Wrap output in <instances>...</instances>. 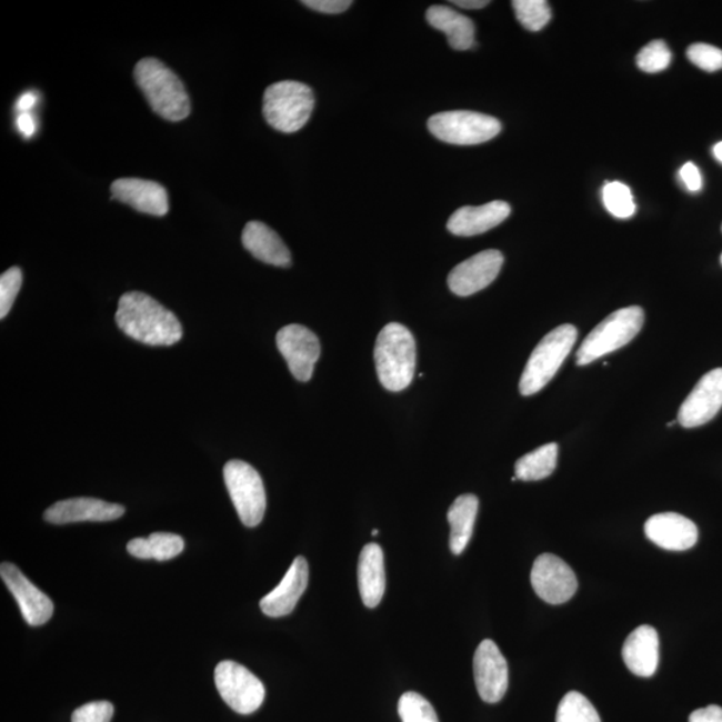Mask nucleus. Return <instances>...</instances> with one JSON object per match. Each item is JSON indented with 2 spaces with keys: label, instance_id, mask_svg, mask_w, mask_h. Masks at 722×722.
Returning a JSON list of instances; mask_svg holds the SVG:
<instances>
[{
  "label": "nucleus",
  "instance_id": "f257e3e1",
  "mask_svg": "<svg viewBox=\"0 0 722 722\" xmlns=\"http://www.w3.org/2000/svg\"><path fill=\"white\" fill-rule=\"evenodd\" d=\"M116 323L129 338L147 345L169 347L182 338V325L176 314L142 292L122 294Z\"/></svg>",
  "mask_w": 722,
  "mask_h": 722
},
{
  "label": "nucleus",
  "instance_id": "f03ea898",
  "mask_svg": "<svg viewBox=\"0 0 722 722\" xmlns=\"http://www.w3.org/2000/svg\"><path fill=\"white\" fill-rule=\"evenodd\" d=\"M373 354L378 378L385 390L400 392L410 387L417 369V343L409 328L399 323L385 325Z\"/></svg>",
  "mask_w": 722,
  "mask_h": 722
},
{
  "label": "nucleus",
  "instance_id": "7ed1b4c3",
  "mask_svg": "<svg viewBox=\"0 0 722 722\" xmlns=\"http://www.w3.org/2000/svg\"><path fill=\"white\" fill-rule=\"evenodd\" d=\"M134 78L157 114L172 122L189 117L190 101L185 87L159 59H141L136 66Z\"/></svg>",
  "mask_w": 722,
  "mask_h": 722
},
{
  "label": "nucleus",
  "instance_id": "20e7f679",
  "mask_svg": "<svg viewBox=\"0 0 722 722\" xmlns=\"http://www.w3.org/2000/svg\"><path fill=\"white\" fill-rule=\"evenodd\" d=\"M576 338V328L563 324L540 341L522 373L520 391L523 397L535 395L551 382L573 350Z\"/></svg>",
  "mask_w": 722,
  "mask_h": 722
},
{
  "label": "nucleus",
  "instance_id": "39448f33",
  "mask_svg": "<svg viewBox=\"0 0 722 722\" xmlns=\"http://www.w3.org/2000/svg\"><path fill=\"white\" fill-rule=\"evenodd\" d=\"M645 321L641 307H626L601 321L576 351V365L592 364L606 354L628 345L639 334Z\"/></svg>",
  "mask_w": 722,
  "mask_h": 722
},
{
  "label": "nucleus",
  "instance_id": "423d86ee",
  "mask_svg": "<svg viewBox=\"0 0 722 722\" xmlns=\"http://www.w3.org/2000/svg\"><path fill=\"white\" fill-rule=\"evenodd\" d=\"M314 94L310 87L298 81H281L265 90L262 113L271 127L281 133H297L310 121Z\"/></svg>",
  "mask_w": 722,
  "mask_h": 722
},
{
  "label": "nucleus",
  "instance_id": "0eeeda50",
  "mask_svg": "<svg viewBox=\"0 0 722 722\" xmlns=\"http://www.w3.org/2000/svg\"><path fill=\"white\" fill-rule=\"evenodd\" d=\"M429 130L438 140L465 147L492 140L501 133L502 123L475 111H443L430 118Z\"/></svg>",
  "mask_w": 722,
  "mask_h": 722
},
{
  "label": "nucleus",
  "instance_id": "6e6552de",
  "mask_svg": "<svg viewBox=\"0 0 722 722\" xmlns=\"http://www.w3.org/2000/svg\"><path fill=\"white\" fill-rule=\"evenodd\" d=\"M224 481L235 510L247 528H255L264 518L267 495L264 483L251 464L231 461L224 468Z\"/></svg>",
  "mask_w": 722,
  "mask_h": 722
},
{
  "label": "nucleus",
  "instance_id": "1a4fd4ad",
  "mask_svg": "<svg viewBox=\"0 0 722 722\" xmlns=\"http://www.w3.org/2000/svg\"><path fill=\"white\" fill-rule=\"evenodd\" d=\"M214 681L222 700L235 713L251 714L265 700L264 684L238 662H220L214 671Z\"/></svg>",
  "mask_w": 722,
  "mask_h": 722
},
{
  "label": "nucleus",
  "instance_id": "9d476101",
  "mask_svg": "<svg viewBox=\"0 0 722 722\" xmlns=\"http://www.w3.org/2000/svg\"><path fill=\"white\" fill-rule=\"evenodd\" d=\"M531 585L538 596L550 605H561L570 601L578 590L573 569L554 554L537 558L531 570Z\"/></svg>",
  "mask_w": 722,
  "mask_h": 722
},
{
  "label": "nucleus",
  "instance_id": "9b49d317",
  "mask_svg": "<svg viewBox=\"0 0 722 722\" xmlns=\"http://www.w3.org/2000/svg\"><path fill=\"white\" fill-rule=\"evenodd\" d=\"M275 344L287 360L292 375L299 382H310L321 352L317 334L307 327L291 324L281 328L275 337Z\"/></svg>",
  "mask_w": 722,
  "mask_h": 722
},
{
  "label": "nucleus",
  "instance_id": "f8f14e48",
  "mask_svg": "<svg viewBox=\"0 0 722 722\" xmlns=\"http://www.w3.org/2000/svg\"><path fill=\"white\" fill-rule=\"evenodd\" d=\"M474 678L479 695L489 704H497L509 688V665L497 643L484 640L474 655Z\"/></svg>",
  "mask_w": 722,
  "mask_h": 722
},
{
  "label": "nucleus",
  "instance_id": "ddd939ff",
  "mask_svg": "<svg viewBox=\"0 0 722 722\" xmlns=\"http://www.w3.org/2000/svg\"><path fill=\"white\" fill-rule=\"evenodd\" d=\"M503 254L489 249L461 262L449 274V287L457 297L468 298L483 291L498 278L503 265Z\"/></svg>",
  "mask_w": 722,
  "mask_h": 722
},
{
  "label": "nucleus",
  "instance_id": "4468645a",
  "mask_svg": "<svg viewBox=\"0 0 722 722\" xmlns=\"http://www.w3.org/2000/svg\"><path fill=\"white\" fill-rule=\"evenodd\" d=\"M722 409V369L705 373L681 404L679 423L685 429L704 425Z\"/></svg>",
  "mask_w": 722,
  "mask_h": 722
},
{
  "label": "nucleus",
  "instance_id": "2eb2a0df",
  "mask_svg": "<svg viewBox=\"0 0 722 722\" xmlns=\"http://www.w3.org/2000/svg\"><path fill=\"white\" fill-rule=\"evenodd\" d=\"M0 575L9 588L12 595L16 596L19 608L26 622L31 626H41L49 622L54 613V603L41 590L28 580L16 564L2 563Z\"/></svg>",
  "mask_w": 722,
  "mask_h": 722
},
{
  "label": "nucleus",
  "instance_id": "dca6fc26",
  "mask_svg": "<svg viewBox=\"0 0 722 722\" xmlns=\"http://www.w3.org/2000/svg\"><path fill=\"white\" fill-rule=\"evenodd\" d=\"M124 514L121 504L109 503L96 498H72L57 502L46 510L44 520L52 524L77 522H109Z\"/></svg>",
  "mask_w": 722,
  "mask_h": 722
},
{
  "label": "nucleus",
  "instance_id": "f3484780",
  "mask_svg": "<svg viewBox=\"0 0 722 722\" xmlns=\"http://www.w3.org/2000/svg\"><path fill=\"white\" fill-rule=\"evenodd\" d=\"M310 569L304 556H298L282 578L280 585L260 602L262 613L272 619L291 614L308 586Z\"/></svg>",
  "mask_w": 722,
  "mask_h": 722
},
{
  "label": "nucleus",
  "instance_id": "a211bd4d",
  "mask_svg": "<svg viewBox=\"0 0 722 722\" xmlns=\"http://www.w3.org/2000/svg\"><path fill=\"white\" fill-rule=\"evenodd\" d=\"M645 534L649 541L669 551H685L699 541V529L694 522L678 513L650 517L645 523Z\"/></svg>",
  "mask_w": 722,
  "mask_h": 722
},
{
  "label": "nucleus",
  "instance_id": "6ab92c4d",
  "mask_svg": "<svg viewBox=\"0 0 722 722\" xmlns=\"http://www.w3.org/2000/svg\"><path fill=\"white\" fill-rule=\"evenodd\" d=\"M111 193L116 200L141 213L162 217L169 212L167 189L154 181L120 179L111 185Z\"/></svg>",
  "mask_w": 722,
  "mask_h": 722
},
{
  "label": "nucleus",
  "instance_id": "aec40b11",
  "mask_svg": "<svg viewBox=\"0 0 722 722\" xmlns=\"http://www.w3.org/2000/svg\"><path fill=\"white\" fill-rule=\"evenodd\" d=\"M622 659L633 674L639 678H652L660 662L658 630L649 625L636 628L623 643Z\"/></svg>",
  "mask_w": 722,
  "mask_h": 722
},
{
  "label": "nucleus",
  "instance_id": "412c9836",
  "mask_svg": "<svg viewBox=\"0 0 722 722\" xmlns=\"http://www.w3.org/2000/svg\"><path fill=\"white\" fill-rule=\"evenodd\" d=\"M510 213L511 207L504 201H492L482 207H463L450 217L448 229L452 234L471 238L501 225Z\"/></svg>",
  "mask_w": 722,
  "mask_h": 722
},
{
  "label": "nucleus",
  "instance_id": "4be33fe9",
  "mask_svg": "<svg viewBox=\"0 0 722 722\" xmlns=\"http://www.w3.org/2000/svg\"><path fill=\"white\" fill-rule=\"evenodd\" d=\"M242 245L253 258L265 264L287 268L292 264L291 252L280 235L260 221H251L242 232Z\"/></svg>",
  "mask_w": 722,
  "mask_h": 722
},
{
  "label": "nucleus",
  "instance_id": "5701e85b",
  "mask_svg": "<svg viewBox=\"0 0 722 722\" xmlns=\"http://www.w3.org/2000/svg\"><path fill=\"white\" fill-rule=\"evenodd\" d=\"M358 578L364 605L370 609L377 608L385 592L384 554L379 544L369 543L361 550Z\"/></svg>",
  "mask_w": 722,
  "mask_h": 722
},
{
  "label": "nucleus",
  "instance_id": "b1692460",
  "mask_svg": "<svg viewBox=\"0 0 722 722\" xmlns=\"http://www.w3.org/2000/svg\"><path fill=\"white\" fill-rule=\"evenodd\" d=\"M425 18L433 29L443 31L448 36L452 49L465 51L475 44L474 22L448 6H431L427 10Z\"/></svg>",
  "mask_w": 722,
  "mask_h": 722
},
{
  "label": "nucleus",
  "instance_id": "393cba45",
  "mask_svg": "<svg viewBox=\"0 0 722 722\" xmlns=\"http://www.w3.org/2000/svg\"><path fill=\"white\" fill-rule=\"evenodd\" d=\"M479 509V499L474 494L458 497L449 510L451 527L450 549L455 555L462 554L471 541Z\"/></svg>",
  "mask_w": 722,
  "mask_h": 722
},
{
  "label": "nucleus",
  "instance_id": "a878e982",
  "mask_svg": "<svg viewBox=\"0 0 722 722\" xmlns=\"http://www.w3.org/2000/svg\"><path fill=\"white\" fill-rule=\"evenodd\" d=\"M185 542L177 534L153 533L149 538H136L128 543L130 555L140 560L169 561L180 555Z\"/></svg>",
  "mask_w": 722,
  "mask_h": 722
},
{
  "label": "nucleus",
  "instance_id": "bb28decb",
  "mask_svg": "<svg viewBox=\"0 0 722 722\" xmlns=\"http://www.w3.org/2000/svg\"><path fill=\"white\" fill-rule=\"evenodd\" d=\"M558 444L541 445L529 454L518 459L515 477L523 482L542 481L549 478L556 469Z\"/></svg>",
  "mask_w": 722,
  "mask_h": 722
},
{
  "label": "nucleus",
  "instance_id": "cd10ccee",
  "mask_svg": "<svg viewBox=\"0 0 722 722\" xmlns=\"http://www.w3.org/2000/svg\"><path fill=\"white\" fill-rule=\"evenodd\" d=\"M556 722H601V718L585 695L569 692L558 706Z\"/></svg>",
  "mask_w": 722,
  "mask_h": 722
},
{
  "label": "nucleus",
  "instance_id": "c85d7f7f",
  "mask_svg": "<svg viewBox=\"0 0 722 722\" xmlns=\"http://www.w3.org/2000/svg\"><path fill=\"white\" fill-rule=\"evenodd\" d=\"M603 203L608 212L616 219H630L635 212L632 190L625 183L614 181L606 183L602 190Z\"/></svg>",
  "mask_w": 722,
  "mask_h": 722
},
{
  "label": "nucleus",
  "instance_id": "c756f323",
  "mask_svg": "<svg viewBox=\"0 0 722 722\" xmlns=\"http://www.w3.org/2000/svg\"><path fill=\"white\" fill-rule=\"evenodd\" d=\"M518 21L529 31H541L550 22L551 9L546 0H514Z\"/></svg>",
  "mask_w": 722,
  "mask_h": 722
},
{
  "label": "nucleus",
  "instance_id": "7c9ffc66",
  "mask_svg": "<svg viewBox=\"0 0 722 722\" xmlns=\"http://www.w3.org/2000/svg\"><path fill=\"white\" fill-rule=\"evenodd\" d=\"M398 711L403 722H439L435 709L417 692L404 693L399 700Z\"/></svg>",
  "mask_w": 722,
  "mask_h": 722
},
{
  "label": "nucleus",
  "instance_id": "2f4dec72",
  "mask_svg": "<svg viewBox=\"0 0 722 722\" xmlns=\"http://www.w3.org/2000/svg\"><path fill=\"white\" fill-rule=\"evenodd\" d=\"M635 62L642 71L652 74V72L664 71L669 68L672 62V52L664 41L658 39V41L650 42L645 48L641 49Z\"/></svg>",
  "mask_w": 722,
  "mask_h": 722
},
{
  "label": "nucleus",
  "instance_id": "473e14b6",
  "mask_svg": "<svg viewBox=\"0 0 722 722\" xmlns=\"http://www.w3.org/2000/svg\"><path fill=\"white\" fill-rule=\"evenodd\" d=\"M23 274L18 267L10 268L0 278V319L8 317L14 301L21 291Z\"/></svg>",
  "mask_w": 722,
  "mask_h": 722
},
{
  "label": "nucleus",
  "instance_id": "72a5a7b5",
  "mask_svg": "<svg viewBox=\"0 0 722 722\" xmlns=\"http://www.w3.org/2000/svg\"><path fill=\"white\" fill-rule=\"evenodd\" d=\"M689 61L699 69L714 72L722 69V50L712 44L694 43L686 51Z\"/></svg>",
  "mask_w": 722,
  "mask_h": 722
},
{
  "label": "nucleus",
  "instance_id": "f704fd0d",
  "mask_svg": "<svg viewBox=\"0 0 722 722\" xmlns=\"http://www.w3.org/2000/svg\"><path fill=\"white\" fill-rule=\"evenodd\" d=\"M113 714L114 706L109 701L89 702L72 713L71 722H110Z\"/></svg>",
  "mask_w": 722,
  "mask_h": 722
},
{
  "label": "nucleus",
  "instance_id": "c9c22d12",
  "mask_svg": "<svg viewBox=\"0 0 722 722\" xmlns=\"http://www.w3.org/2000/svg\"><path fill=\"white\" fill-rule=\"evenodd\" d=\"M301 3L323 14H341L352 6L351 0H304Z\"/></svg>",
  "mask_w": 722,
  "mask_h": 722
},
{
  "label": "nucleus",
  "instance_id": "e433bc0d",
  "mask_svg": "<svg viewBox=\"0 0 722 722\" xmlns=\"http://www.w3.org/2000/svg\"><path fill=\"white\" fill-rule=\"evenodd\" d=\"M680 179L691 192H699L702 188V177L698 167L692 162L685 163L680 170Z\"/></svg>",
  "mask_w": 722,
  "mask_h": 722
},
{
  "label": "nucleus",
  "instance_id": "4c0bfd02",
  "mask_svg": "<svg viewBox=\"0 0 722 722\" xmlns=\"http://www.w3.org/2000/svg\"><path fill=\"white\" fill-rule=\"evenodd\" d=\"M689 722H722V708L719 705H709L698 709L689 718Z\"/></svg>",
  "mask_w": 722,
  "mask_h": 722
},
{
  "label": "nucleus",
  "instance_id": "58836bf2",
  "mask_svg": "<svg viewBox=\"0 0 722 722\" xmlns=\"http://www.w3.org/2000/svg\"><path fill=\"white\" fill-rule=\"evenodd\" d=\"M17 127L26 138L34 136L37 131V122L30 113L19 114L17 118Z\"/></svg>",
  "mask_w": 722,
  "mask_h": 722
},
{
  "label": "nucleus",
  "instance_id": "ea45409f",
  "mask_svg": "<svg viewBox=\"0 0 722 722\" xmlns=\"http://www.w3.org/2000/svg\"><path fill=\"white\" fill-rule=\"evenodd\" d=\"M37 101L38 96L36 93H32V91H28V93L19 97V100L17 101V109L19 113H30V110L36 107Z\"/></svg>",
  "mask_w": 722,
  "mask_h": 722
},
{
  "label": "nucleus",
  "instance_id": "a19ab883",
  "mask_svg": "<svg viewBox=\"0 0 722 722\" xmlns=\"http://www.w3.org/2000/svg\"><path fill=\"white\" fill-rule=\"evenodd\" d=\"M451 3L458 6V8L468 10L483 9L485 6L490 4L488 0H452Z\"/></svg>",
  "mask_w": 722,
  "mask_h": 722
},
{
  "label": "nucleus",
  "instance_id": "79ce46f5",
  "mask_svg": "<svg viewBox=\"0 0 722 722\" xmlns=\"http://www.w3.org/2000/svg\"><path fill=\"white\" fill-rule=\"evenodd\" d=\"M713 154L715 157V160L722 163V142L714 144Z\"/></svg>",
  "mask_w": 722,
  "mask_h": 722
},
{
  "label": "nucleus",
  "instance_id": "37998d69",
  "mask_svg": "<svg viewBox=\"0 0 722 722\" xmlns=\"http://www.w3.org/2000/svg\"><path fill=\"white\" fill-rule=\"evenodd\" d=\"M372 535H373V537H377V535H378V530H377V529L372 531Z\"/></svg>",
  "mask_w": 722,
  "mask_h": 722
},
{
  "label": "nucleus",
  "instance_id": "c03bdc74",
  "mask_svg": "<svg viewBox=\"0 0 722 722\" xmlns=\"http://www.w3.org/2000/svg\"><path fill=\"white\" fill-rule=\"evenodd\" d=\"M672 425H674V422H669L668 423V427H672Z\"/></svg>",
  "mask_w": 722,
  "mask_h": 722
},
{
  "label": "nucleus",
  "instance_id": "a18cd8bd",
  "mask_svg": "<svg viewBox=\"0 0 722 722\" xmlns=\"http://www.w3.org/2000/svg\"><path fill=\"white\" fill-rule=\"evenodd\" d=\"M721 264H722V254H721Z\"/></svg>",
  "mask_w": 722,
  "mask_h": 722
}]
</instances>
